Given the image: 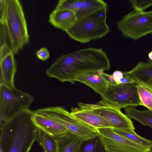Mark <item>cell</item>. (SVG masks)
<instances>
[{
  "label": "cell",
  "mask_w": 152,
  "mask_h": 152,
  "mask_svg": "<svg viewBox=\"0 0 152 152\" xmlns=\"http://www.w3.org/2000/svg\"><path fill=\"white\" fill-rule=\"evenodd\" d=\"M110 66L107 55L102 48H89L61 56L47 69L46 74L62 83L73 84L84 73L107 70Z\"/></svg>",
  "instance_id": "cell-1"
},
{
  "label": "cell",
  "mask_w": 152,
  "mask_h": 152,
  "mask_svg": "<svg viewBox=\"0 0 152 152\" xmlns=\"http://www.w3.org/2000/svg\"><path fill=\"white\" fill-rule=\"evenodd\" d=\"M34 112L25 109L0 124V152L29 151L37 133L32 120Z\"/></svg>",
  "instance_id": "cell-2"
},
{
  "label": "cell",
  "mask_w": 152,
  "mask_h": 152,
  "mask_svg": "<svg viewBox=\"0 0 152 152\" xmlns=\"http://www.w3.org/2000/svg\"><path fill=\"white\" fill-rule=\"evenodd\" d=\"M108 9V6L77 19L65 32L70 38L82 43L104 37L110 31L106 22Z\"/></svg>",
  "instance_id": "cell-3"
},
{
  "label": "cell",
  "mask_w": 152,
  "mask_h": 152,
  "mask_svg": "<svg viewBox=\"0 0 152 152\" xmlns=\"http://www.w3.org/2000/svg\"><path fill=\"white\" fill-rule=\"evenodd\" d=\"M5 22L12 51L18 53L29 41L27 24L22 5L18 0H7Z\"/></svg>",
  "instance_id": "cell-4"
},
{
  "label": "cell",
  "mask_w": 152,
  "mask_h": 152,
  "mask_svg": "<svg viewBox=\"0 0 152 152\" xmlns=\"http://www.w3.org/2000/svg\"><path fill=\"white\" fill-rule=\"evenodd\" d=\"M34 97L15 87L9 88L0 82V123L6 122L23 110L29 108Z\"/></svg>",
  "instance_id": "cell-5"
},
{
  "label": "cell",
  "mask_w": 152,
  "mask_h": 152,
  "mask_svg": "<svg viewBox=\"0 0 152 152\" xmlns=\"http://www.w3.org/2000/svg\"><path fill=\"white\" fill-rule=\"evenodd\" d=\"M35 112L52 118L64 126L69 132L85 140L93 139L99 135L96 129L74 117L62 107H49Z\"/></svg>",
  "instance_id": "cell-6"
},
{
  "label": "cell",
  "mask_w": 152,
  "mask_h": 152,
  "mask_svg": "<svg viewBox=\"0 0 152 152\" xmlns=\"http://www.w3.org/2000/svg\"><path fill=\"white\" fill-rule=\"evenodd\" d=\"M116 25L124 37L134 40L152 34V10H134L117 21Z\"/></svg>",
  "instance_id": "cell-7"
},
{
  "label": "cell",
  "mask_w": 152,
  "mask_h": 152,
  "mask_svg": "<svg viewBox=\"0 0 152 152\" xmlns=\"http://www.w3.org/2000/svg\"><path fill=\"white\" fill-rule=\"evenodd\" d=\"M137 84H109L105 92L101 96L107 104L121 109L140 105Z\"/></svg>",
  "instance_id": "cell-8"
},
{
  "label": "cell",
  "mask_w": 152,
  "mask_h": 152,
  "mask_svg": "<svg viewBox=\"0 0 152 152\" xmlns=\"http://www.w3.org/2000/svg\"><path fill=\"white\" fill-rule=\"evenodd\" d=\"M78 105L80 109L90 111L101 116L108 122L114 129H135L131 119L123 113L121 109L110 105L102 100L96 104L80 103Z\"/></svg>",
  "instance_id": "cell-9"
},
{
  "label": "cell",
  "mask_w": 152,
  "mask_h": 152,
  "mask_svg": "<svg viewBox=\"0 0 152 152\" xmlns=\"http://www.w3.org/2000/svg\"><path fill=\"white\" fill-rule=\"evenodd\" d=\"M97 131L106 152H148L149 146L132 141L116 132L112 129L100 128Z\"/></svg>",
  "instance_id": "cell-10"
},
{
  "label": "cell",
  "mask_w": 152,
  "mask_h": 152,
  "mask_svg": "<svg viewBox=\"0 0 152 152\" xmlns=\"http://www.w3.org/2000/svg\"><path fill=\"white\" fill-rule=\"evenodd\" d=\"M107 6L102 0H60L55 9L69 10L77 19Z\"/></svg>",
  "instance_id": "cell-11"
},
{
  "label": "cell",
  "mask_w": 152,
  "mask_h": 152,
  "mask_svg": "<svg viewBox=\"0 0 152 152\" xmlns=\"http://www.w3.org/2000/svg\"><path fill=\"white\" fill-rule=\"evenodd\" d=\"M71 110L70 113L73 116L96 129L104 128L114 129L106 120L92 111L76 107L72 108Z\"/></svg>",
  "instance_id": "cell-12"
},
{
  "label": "cell",
  "mask_w": 152,
  "mask_h": 152,
  "mask_svg": "<svg viewBox=\"0 0 152 152\" xmlns=\"http://www.w3.org/2000/svg\"><path fill=\"white\" fill-rule=\"evenodd\" d=\"M32 120L37 128L55 137L69 132L64 126L55 121L35 111Z\"/></svg>",
  "instance_id": "cell-13"
},
{
  "label": "cell",
  "mask_w": 152,
  "mask_h": 152,
  "mask_svg": "<svg viewBox=\"0 0 152 152\" xmlns=\"http://www.w3.org/2000/svg\"><path fill=\"white\" fill-rule=\"evenodd\" d=\"M104 71L99 70L86 73L78 77L75 81L88 86L101 96L106 91L109 84L102 75Z\"/></svg>",
  "instance_id": "cell-14"
},
{
  "label": "cell",
  "mask_w": 152,
  "mask_h": 152,
  "mask_svg": "<svg viewBox=\"0 0 152 152\" xmlns=\"http://www.w3.org/2000/svg\"><path fill=\"white\" fill-rule=\"evenodd\" d=\"M77 20L75 14L67 10H54L50 14L49 21L56 28L66 32Z\"/></svg>",
  "instance_id": "cell-15"
},
{
  "label": "cell",
  "mask_w": 152,
  "mask_h": 152,
  "mask_svg": "<svg viewBox=\"0 0 152 152\" xmlns=\"http://www.w3.org/2000/svg\"><path fill=\"white\" fill-rule=\"evenodd\" d=\"M127 72L134 79L137 84H143L152 88V61H139Z\"/></svg>",
  "instance_id": "cell-16"
},
{
  "label": "cell",
  "mask_w": 152,
  "mask_h": 152,
  "mask_svg": "<svg viewBox=\"0 0 152 152\" xmlns=\"http://www.w3.org/2000/svg\"><path fill=\"white\" fill-rule=\"evenodd\" d=\"M14 55L11 53L0 60V82L11 88L15 87L14 78L16 71Z\"/></svg>",
  "instance_id": "cell-17"
},
{
  "label": "cell",
  "mask_w": 152,
  "mask_h": 152,
  "mask_svg": "<svg viewBox=\"0 0 152 152\" xmlns=\"http://www.w3.org/2000/svg\"><path fill=\"white\" fill-rule=\"evenodd\" d=\"M57 145V152H78L83 139L67 132L55 137Z\"/></svg>",
  "instance_id": "cell-18"
},
{
  "label": "cell",
  "mask_w": 152,
  "mask_h": 152,
  "mask_svg": "<svg viewBox=\"0 0 152 152\" xmlns=\"http://www.w3.org/2000/svg\"><path fill=\"white\" fill-rule=\"evenodd\" d=\"M126 115L133 118L144 126L152 128V112L149 110H140L135 107L130 106L125 108Z\"/></svg>",
  "instance_id": "cell-19"
},
{
  "label": "cell",
  "mask_w": 152,
  "mask_h": 152,
  "mask_svg": "<svg viewBox=\"0 0 152 152\" xmlns=\"http://www.w3.org/2000/svg\"><path fill=\"white\" fill-rule=\"evenodd\" d=\"M36 141L43 149L44 152H57L56 138L37 128Z\"/></svg>",
  "instance_id": "cell-20"
},
{
  "label": "cell",
  "mask_w": 152,
  "mask_h": 152,
  "mask_svg": "<svg viewBox=\"0 0 152 152\" xmlns=\"http://www.w3.org/2000/svg\"><path fill=\"white\" fill-rule=\"evenodd\" d=\"M0 60H1L10 53H13L11 41L5 22L0 21Z\"/></svg>",
  "instance_id": "cell-21"
},
{
  "label": "cell",
  "mask_w": 152,
  "mask_h": 152,
  "mask_svg": "<svg viewBox=\"0 0 152 152\" xmlns=\"http://www.w3.org/2000/svg\"><path fill=\"white\" fill-rule=\"evenodd\" d=\"M140 105L144 106L152 112V88L143 84H137Z\"/></svg>",
  "instance_id": "cell-22"
},
{
  "label": "cell",
  "mask_w": 152,
  "mask_h": 152,
  "mask_svg": "<svg viewBox=\"0 0 152 152\" xmlns=\"http://www.w3.org/2000/svg\"><path fill=\"white\" fill-rule=\"evenodd\" d=\"M78 152H106L98 135L94 138L84 140Z\"/></svg>",
  "instance_id": "cell-23"
},
{
  "label": "cell",
  "mask_w": 152,
  "mask_h": 152,
  "mask_svg": "<svg viewBox=\"0 0 152 152\" xmlns=\"http://www.w3.org/2000/svg\"><path fill=\"white\" fill-rule=\"evenodd\" d=\"M116 132L123 137L137 143L145 146H149L152 140L143 137L137 134L134 130L113 129Z\"/></svg>",
  "instance_id": "cell-24"
},
{
  "label": "cell",
  "mask_w": 152,
  "mask_h": 152,
  "mask_svg": "<svg viewBox=\"0 0 152 152\" xmlns=\"http://www.w3.org/2000/svg\"><path fill=\"white\" fill-rule=\"evenodd\" d=\"M129 2L134 10L140 12H144L152 6V0H131Z\"/></svg>",
  "instance_id": "cell-25"
},
{
  "label": "cell",
  "mask_w": 152,
  "mask_h": 152,
  "mask_svg": "<svg viewBox=\"0 0 152 152\" xmlns=\"http://www.w3.org/2000/svg\"><path fill=\"white\" fill-rule=\"evenodd\" d=\"M37 57L40 60L45 61L50 57L49 52L46 48H42L38 50L36 53Z\"/></svg>",
  "instance_id": "cell-26"
},
{
  "label": "cell",
  "mask_w": 152,
  "mask_h": 152,
  "mask_svg": "<svg viewBox=\"0 0 152 152\" xmlns=\"http://www.w3.org/2000/svg\"><path fill=\"white\" fill-rule=\"evenodd\" d=\"M7 0H0V21H5Z\"/></svg>",
  "instance_id": "cell-27"
},
{
  "label": "cell",
  "mask_w": 152,
  "mask_h": 152,
  "mask_svg": "<svg viewBox=\"0 0 152 152\" xmlns=\"http://www.w3.org/2000/svg\"><path fill=\"white\" fill-rule=\"evenodd\" d=\"M128 83H137L133 77L127 72H124L123 77L121 80L119 84Z\"/></svg>",
  "instance_id": "cell-28"
},
{
  "label": "cell",
  "mask_w": 152,
  "mask_h": 152,
  "mask_svg": "<svg viewBox=\"0 0 152 152\" xmlns=\"http://www.w3.org/2000/svg\"><path fill=\"white\" fill-rule=\"evenodd\" d=\"M116 84H119L120 81L123 75V72L119 70L114 71L112 74Z\"/></svg>",
  "instance_id": "cell-29"
},
{
  "label": "cell",
  "mask_w": 152,
  "mask_h": 152,
  "mask_svg": "<svg viewBox=\"0 0 152 152\" xmlns=\"http://www.w3.org/2000/svg\"><path fill=\"white\" fill-rule=\"evenodd\" d=\"M102 75L109 84L112 85L116 84L113 75L107 74L105 73L104 72H103Z\"/></svg>",
  "instance_id": "cell-30"
},
{
  "label": "cell",
  "mask_w": 152,
  "mask_h": 152,
  "mask_svg": "<svg viewBox=\"0 0 152 152\" xmlns=\"http://www.w3.org/2000/svg\"><path fill=\"white\" fill-rule=\"evenodd\" d=\"M148 56L150 60L152 61V50L149 53Z\"/></svg>",
  "instance_id": "cell-31"
},
{
  "label": "cell",
  "mask_w": 152,
  "mask_h": 152,
  "mask_svg": "<svg viewBox=\"0 0 152 152\" xmlns=\"http://www.w3.org/2000/svg\"><path fill=\"white\" fill-rule=\"evenodd\" d=\"M148 152H152V142L150 145L149 149Z\"/></svg>",
  "instance_id": "cell-32"
}]
</instances>
